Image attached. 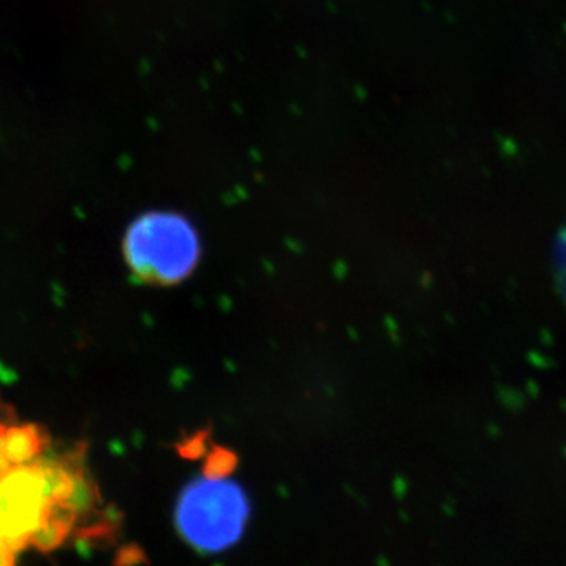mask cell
Here are the masks:
<instances>
[{"label":"cell","instance_id":"cell-1","mask_svg":"<svg viewBox=\"0 0 566 566\" xmlns=\"http://www.w3.org/2000/svg\"><path fill=\"white\" fill-rule=\"evenodd\" d=\"M120 516L103 502L85 446L52 447L40 461L0 482V566L29 551L54 553L70 543L114 542Z\"/></svg>","mask_w":566,"mask_h":566},{"label":"cell","instance_id":"cell-2","mask_svg":"<svg viewBox=\"0 0 566 566\" xmlns=\"http://www.w3.org/2000/svg\"><path fill=\"white\" fill-rule=\"evenodd\" d=\"M200 238L185 216L153 211L126 230L123 255L134 277L153 286L186 281L200 260Z\"/></svg>","mask_w":566,"mask_h":566},{"label":"cell","instance_id":"cell-3","mask_svg":"<svg viewBox=\"0 0 566 566\" xmlns=\"http://www.w3.org/2000/svg\"><path fill=\"white\" fill-rule=\"evenodd\" d=\"M251 516L243 488L226 476L193 480L178 497L177 528L205 554H218L240 542Z\"/></svg>","mask_w":566,"mask_h":566},{"label":"cell","instance_id":"cell-4","mask_svg":"<svg viewBox=\"0 0 566 566\" xmlns=\"http://www.w3.org/2000/svg\"><path fill=\"white\" fill-rule=\"evenodd\" d=\"M52 447L48 428L21 419L10 405L0 401V482L46 457Z\"/></svg>","mask_w":566,"mask_h":566}]
</instances>
